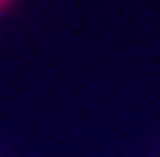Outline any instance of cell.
Masks as SVG:
<instances>
[{
	"label": "cell",
	"instance_id": "cell-1",
	"mask_svg": "<svg viewBox=\"0 0 160 157\" xmlns=\"http://www.w3.org/2000/svg\"><path fill=\"white\" fill-rule=\"evenodd\" d=\"M10 2H12V0H0V10H7V7H10Z\"/></svg>",
	"mask_w": 160,
	"mask_h": 157
}]
</instances>
